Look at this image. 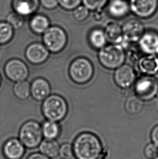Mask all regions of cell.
I'll return each instance as SVG.
<instances>
[{
	"mask_svg": "<svg viewBox=\"0 0 158 159\" xmlns=\"http://www.w3.org/2000/svg\"><path fill=\"white\" fill-rule=\"evenodd\" d=\"M73 149L77 159H99L103 152L99 138L89 132L77 136L73 143Z\"/></svg>",
	"mask_w": 158,
	"mask_h": 159,
	"instance_id": "cell-1",
	"label": "cell"
},
{
	"mask_svg": "<svg viewBox=\"0 0 158 159\" xmlns=\"http://www.w3.org/2000/svg\"><path fill=\"white\" fill-rule=\"evenodd\" d=\"M98 58L101 64L104 67L114 70L124 64L126 54L121 45L112 44L105 46L99 50Z\"/></svg>",
	"mask_w": 158,
	"mask_h": 159,
	"instance_id": "cell-2",
	"label": "cell"
},
{
	"mask_svg": "<svg viewBox=\"0 0 158 159\" xmlns=\"http://www.w3.org/2000/svg\"><path fill=\"white\" fill-rule=\"evenodd\" d=\"M42 111L48 120L57 122L66 115L67 105L64 99L58 95H51L45 99Z\"/></svg>",
	"mask_w": 158,
	"mask_h": 159,
	"instance_id": "cell-3",
	"label": "cell"
},
{
	"mask_svg": "<svg viewBox=\"0 0 158 159\" xmlns=\"http://www.w3.org/2000/svg\"><path fill=\"white\" fill-rule=\"evenodd\" d=\"M20 140L25 147L33 149L37 148L42 140V128L38 123L29 121L21 128L19 134Z\"/></svg>",
	"mask_w": 158,
	"mask_h": 159,
	"instance_id": "cell-4",
	"label": "cell"
},
{
	"mask_svg": "<svg viewBox=\"0 0 158 159\" xmlns=\"http://www.w3.org/2000/svg\"><path fill=\"white\" fill-rule=\"evenodd\" d=\"M69 74L74 82L77 84H85L93 77L94 68L91 62L87 59L77 58L71 64Z\"/></svg>",
	"mask_w": 158,
	"mask_h": 159,
	"instance_id": "cell-5",
	"label": "cell"
},
{
	"mask_svg": "<svg viewBox=\"0 0 158 159\" xmlns=\"http://www.w3.org/2000/svg\"><path fill=\"white\" fill-rule=\"evenodd\" d=\"M135 95L143 101H150L158 94V81L152 75H145L135 82Z\"/></svg>",
	"mask_w": 158,
	"mask_h": 159,
	"instance_id": "cell-6",
	"label": "cell"
},
{
	"mask_svg": "<svg viewBox=\"0 0 158 159\" xmlns=\"http://www.w3.org/2000/svg\"><path fill=\"white\" fill-rule=\"evenodd\" d=\"M43 42L48 50L54 53L60 52L66 45V34L57 26L49 27L43 33Z\"/></svg>",
	"mask_w": 158,
	"mask_h": 159,
	"instance_id": "cell-7",
	"label": "cell"
},
{
	"mask_svg": "<svg viewBox=\"0 0 158 159\" xmlns=\"http://www.w3.org/2000/svg\"><path fill=\"white\" fill-rule=\"evenodd\" d=\"M130 11L141 19L152 17L158 9V0H129Z\"/></svg>",
	"mask_w": 158,
	"mask_h": 159,
	"instance_id": "cell-8",
	"label": "cell"
},
{
	"mask_svg": "<svg viewBox=\"0 0 158 159\" xmlns=\"http://www.w3.org/2000/svg\"><path fill=\"white\" fill-rule=\"evenodd\" d=\"M122 29L124 41L129 43L139 41L145 32L143 24L139 20L134 19L125 22Z\"/></svg>",
	"mask_w": 158,
	"mask_h": 159,
	"instance_id": "cell-9",
	"label": "cell"
},
{
	"mask_svg": "<svg viewBox=\"0 0 158 159\" xmlns=\"http://www.w3.org/2000/svg\"><path fill=\"white\" fill-rule=\"evenodd\" d=\"M5 73L13 82H19L26 80L28 75V69L24 63L19 59H12L7 63Z\"/></svg>",
	"mask_w": 158,
	"mask_h": 159,
	"instance_id": "cell-10",
	"label": "cell"
},
{
	"mask_svg": "<svg viewBox=\"0 0 158 159\" xmlns=\"http://www.w3.org/2000/svg\"><path fill=\"white\" fill-rule=\"evenodd\" d=\"M114 81L120 88L126 89L130 88L136 81V73L129 65L123 64L116 69L114 75Z\"/></svg>",
	"mask_w": 158,
	"mask_h": 159,
	"instance_id": "cell-11",
	"label": "cell"
},
{
	"mask_svg": "<svg viewBox=\"0 0 158 159\" xmlns=\"http://www.w3.org/2000/svg\"><path fill=\"white\" fill-rule=\"evenodd\" d=\"M138 47L146 54H158V33L153 30L144 32L138 41Z\"/></svg>",
	"mask_w": 158,
	"mask_h": 159,
	"instance_id": "cell-12",
	"label": "cell"
},
{
	"mask_svg": "<svg viewBox=\"0 0 158 159\" xmlns=\"http://www.w3.org/2000/svg\"><path fill=\"white\" fill-rule=\"evenodd\" d=\"M107 6L108 14L116 19H124L130 12L127 0H109Z\"/></svg>",
	"mask_w": 158,
	"mask_h": 159,
	"instance_id": "cell-13",
	"label": "cell"
},
{
	"mask_svg": "<svg viewBox=\"0 0 158 159\" xmlns=\"http://www.w3.org/2000/svg\"><path fill=\"white\" fill-rule=\"evenodd\" d=\"M26 56L30 62L39 64L47 60L49 56V52L47 48L42 44L33 43L27 48Z\"/></svg>",
	"mask_w": 158,
	"mask_h": 159,
	"instance_id": "cell-14",
	"label": "cell"
},
{
	"mask_svg": "<svg viewBox=\"0 0 158 159\" xmlns=\"http://www.w3.org/2000/svg\"><path fill=\"white\" fill-rule=\"evenodd\" d=\"M3 152L7 159H21L25 153V147L20 140L11 139L3 146Z\"/></svg>",
	"mask_w": 158,
	"mask_h": 159,
	"instance_id": "cell-15",
	"label": "cell"
},
{
	"mask_svg": "<svg viewBox=\"0 0 158 159\" xmlns=\"http://www.w3.org/2000/svg\"><path fill=\"white\" fill-rule=\"evenodd\" d=\"M138 66L145 75H154L158 72V57L154 54H146L139 59Z\"/></svg>",
	"mask_w": 158,
	"mask_h": 159,
	"instance_id": "cell-16",
	"label": "cell"
},
{
	"mask_svg": "<svg viewBox=\"0 0 158 159\" xmlns=\"http://www.w3.org/2000/svg\"><path fill=\"white\" fill-rule=\"evenodd\" d=\"M50 92L49 84L44 79L35 80L30 86V93L33 97L38 101H42L48 97Z\"/></svg>",
	"mask_w": 158,
	"mask_h": 159,
	"instance_id": "cell-17",
	"label": "cell"
},
{
	"mask_svg": "<svg viewBox=\"0 0 158 159\" xmlns=\"http://www.w3.org/2000/svg\"><path fill=\"white\" fill-rule=\"evenodd\" d=\"M104 32L107 40L123 47L125 41L121 26L114 22H110L105 27Z\"/></svg>",
	"mask_w": 158,
	"mask_h": 159,
	"instance_id": "cell-18",
	"label": "cell"
},
{
	"mask_svg": "<svg viewBox=\"0 0 158 159\" xmlns=\"http://www.w3.org/2000/svg\"><path fill=\"white\" fill-rule=\"evenodd\" d=\"M15 12L22 16H27L34 13L39 6V0H13Z\"/></svg>",
	"mask_w": 158,
	"mask_h": 159,
	"instance_id": "cell-19",
	"label": "cell"
},
{
	"mask_svg": "<svg viewBox=\"0 0 158 159\" xmlns=\"http://www.w3.org/2000/svg\"><path fill=\"white\" fill-rule=\"evenodd\" d=\"M143 107L144 101L135 95L128 97L125 103V109L130 115H137L140 114Z\"/></svg>",
	"mask_w": 158,
	"mask_h": 159,
	"instance_id": "cell-20",
	"label": "cell"
},
{
	"mask_svg": "<svg viewBox=\"0 0 158 159\" xmlns=\"http://www.w3.org/2000/svg\"><path fill=\"white\" fill-rule=\"evenodd\" d=\"M89 41L93 48L100 50L106 45L107 39L104 30L95 28L90 31L89 34Z\"/></svg>",
	"mask_w": 158,
	"mask_h": 159,
	"instance_id": "cell-21",
	"label": "cell"
},
{
	"mask_svg": "<svg viewBox=\"0 0 158 159\" xmlns=\"http://www.w3.org/2000/svg\"><path fill=\"white\" fill-rule=\"evenodd\" d=\"M60 146L55 140L46 139L40 144L41 153L50 158H54L59 154Z\"/></svg>",
	"mask_w": 158,
	"mask_h": 159,
	"instance_id": "cell-22",
	"label": "cell"
},
{
	"mask_svg": "<svg viewBox=\"0 0 158 159\" xmlns=\"http://www.w3.org/2000/svg\"><path fill=\"white\" fill-rule=\"evenodd\" d=\"M30 25L34 32L37 34H43L49 28V20L43 15H35L31 20Z\"/></svg>",
	"mask_w": 158,
	"mask_h": 159,
	"instance_id": "cell-23",
	"label": "cell"
},
{
	"mask_svg": "<svg viewBox=\"0 0 158 159\" xmlns=\"http://www.w3.org/2000/svg\"><path fill=\"white\" fill-rule=\"evenodd\" d=\"M42 131L46 139L55 140L60 134V127L56 122L48 120L43 123Z\"/></svg>",
	"mask_w": 158,
	"mask_h": 159,
	"instance_id": "cell-24",
	"label": "cell"
},
{
	"mask_svg": "<svg viewBox=\"0 0 158 159\" xmlns=\"http://www.w3.org/2000/svg\"><path fill=\"white\" fill-rule=\"evenodd\" d=\"M15 96L21 99L27 98L30 94V86L25 80L17 82L14 87Z\"/></svg>",
	"mask_w": 158,
	"mask_h": 159,
	"instance_id": "cell-25",
	"label": "cell"
},
{
	"mask_svg": "<svg viewBox=\"0 0 158 159\" xmlns=\"http://www.w3.org/2000/svg\"><path fill=\"white\" fill-rule=\"evenodd\" d=\"M13 28L8 22H0V44H5L13 36Z\"/></svg>",
	"mask_w": 158,
	"mask_h": 159,
	"instance_id": "cell-26",
	"label": "cell"
},
{
	"mask_svg": "<svg viewBox=\"0 0 158 159\" xmlns=\"http://www.w3.org/2000/svg\"><path fill=\"white\" fill-rule=\"evenodd\" d=\"M109 0H82V2L90 11L103 10Z\"/></svg>",
	"mask_w": 158,
	"mask_h": 159,
	"instance_id": "cell-27",
	"label": "cell"
},
{
	"mask_svg": "<svg viewBox=\"0 0 158 159\" xmlns=\"http://www.w3.org/2000/svg\"><path fill=\"white\" fill-rule=\"evenodd\" d=\"M7 20V22L10 24L13 28L15 29L21 28L24 25V19L23 16L16 12L10 14L8 16Z\"/></svg>",
	"mask_w": 158,
	"mask_h": 159,
	"instance_id": "cell-28",
	"label": "cell"
},
{
	"mask_svg": "<svg viewBox=\"0 0 158 159\" xmlns=\"http://www.w3.org/2000/svg\"><path fill=\"white\" fill-rule=\"evenodd\" d=\"M90 11L84 5H80L73 10V16L78 21H83L90 15Z\"/></svg>",
	"mask_w": 158,
	"mask_h": 159,
	"instance_id": "cell-29",
	"label": "cell"
},
{
	"mask_svg": "<svg viewBox=\"0 0 158 159\" xmlns=\"http://www.w3.org/2000/svg\"><path fill=\"white\" fill-rule=\"evenodd\" d=\"M144 155L147 159H156L158 157V146L153 142L146 145Z\"/></svg>",
	"mask_w": 158,
	"mask_h": 159,
	"instance_id": "cell-30",
	"label": "cell"
},
{
	"mask_svg": "<svg viewBox=\"0 0 158 159\" xmlns=\"http://www.w3.org/2000/svg\"><path fill=\"white\" fill-rule=\"evenodd\" d=\"M64 159H70L74 155L73 146L69 143H64L60 147L59 154Z\"/></svg>",
	"mask_w": 158,
	"mask_h": 159,
	"instance_id": "cell-31",
	"label": "cell"
},
{
	"mask_svg": "<svg viewBox=\"0 0 158 159\" xmlns=\"http://www.w3.org/2000/svg\"><path fill=\"white\" fill-rule=\"evenodd\" d=\"M59 4L66 10L72 11L81 5L82 0H59Z\"/></svg>",
	"mask_w": 158,
	"mask_h": 159,
	"instance_id": "cell-32",
	"label": "cell"
},
{
	"mask_svg": "<svg viewBox=\"0 0 158 159\" xmlns=\"http://www.w3.org/2000/svg\"><path fill=\"white\" fill-rule=\"evenodd\" d=\"M140 50L139 49V47L138 48H135V47H133V46H130L129 48H128V56H129V58L130 59V60L133 61H135L136 60H139V51Z\"/></svg>",
	"mask_w": 158,
	"mask_h": 159,
	"instance_id": "cell-33",
	"label": "cell"
},
{
	"mask_svg": "<svg viewBox=\"0 0 158 159\" xmlns=\"http://www.w3.org/2000/svg\"><path fill=\"white\" fill-rule=\"evenodd\" d=\"M43 6L48 9L55 8L59 4V0H41Z\"/></svg>",
	"mask_w": 158,
	"mask_h": 159,
	"instance_id": "cell-34",
	"label": "cell"
},
{
	"mask_svg": "<svg viewBox=\"0 0 158 159\" xmlns=\"http://www.w3.org/2000/svg\"><path fill=\"white\" fill-rule=\"evenodd\" d=\"M151 138L152 142L158 146V125L152 129L151 133Z\"/></svg>",
	"mask_w": 158,
	"mask_h": 159,
	"instance_id": "cell-35",
	"label": "cell"
},
{
	"mask_svg": "<svg viewBox=\"0 0 158 159\" xmlns=\"http://www.w3.org/2000/svg\"><path fill=\"white\" fill-rule=\"evenodd\" d=\"M27 159H51L42 153H35L29 155Z\"/></svg>",
	"mask_w": 158,
	"mask_h": 159,
	"instance_id": "cell-36",
	"label": "cell"
},
{
	"mask_svg": "<svg viewBox=\"0 0 158 159\" xmlns=\"http://www.w3.org/2000/svg\"><path fill=\"white\" fill-rule=\"evenodd\" d=\"M93 16L94 19L96 21H100L101 20L103 19V10H99V11H93Z\"/></svg>",
	"mask_w": 158,
	"mask_h": 159,
	"instance_id": "cell-37",
	"label": "cell"
},
{
	"mask_svg": "<svg viewBox=\"0 0 158 159\" xmlns=\"http://www.w3.org/2000/svg\"><path fill=\"white\" fill-rule=\"evenodd\" d=\"M0 83H1V77H0Z\"/></svg>",
	"mask_w": 158,
	"mask_h": 159,
	"instance_id": "cell-38",
	"label": "cell"
},
{
	"mask_svg": "<svg viewBox=\"0 0 158 159\" xmlns=\"http://www.w3.org/2000/svg\"><path fill=\"white\" fill-rule=\"evenodd\" d=\"M156 159H158V157H157V158H156Z\"/></svg>",
	"mask_w": 158,
	"mask_h": 159,
	"instance_id": "cell-39",
	"label": "cell"
}]
</instances>
